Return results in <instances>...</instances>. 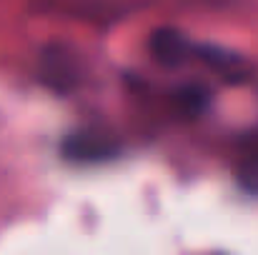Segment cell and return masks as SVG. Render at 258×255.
I'll use <instances>...</instances> for the list:
<instances>
[{
    "mask_svg": "<svg viewBox=\"0 0 258 255\" xmlns=\"http://www.w3.org/2000/svg\"><path fill=\"white\" fill-rule=\"evenodd\" d=\"M151 53L161 65L175 68L193 55V43L175 28H161L151 35Z\"/></svg>",
    "mask_w": 258,
    "mask_h": 255,
    "instance_id": "cell-1",
    "label": "cell"
},
{
    "mask_svg": "<svg viewBox=\"0 0 258 255\" xmlns=\"http://www.w3.org/2000/svg\"><path fill=\"white\" fill-rule=\"evenodd\" d=\"M193 58H198L201 63H206L211 70H216L218 75H223L228 80H243L248 75L246 60L231 50L218 48V45H193Z\"/></svg>",
    "mask_w": 258,
    "mask_h": 255,
    "instance_id": "cell-2",
    "label": "cell"
},
{
    "mask_svg": "<svg viewBox=\"0 0 258 255\" xmlns=\"http://www.w3.org/2000/svg\"><path fill=\"white\" fill-rule=\"evenodd\" d=\"M63 150L78 160H100V158H108L113 153V148L100 143L98 138H73L66 143Z\"/></svg>",
    "mask_w": 258,
    "mask_h": 255,
    "instance_id": "cell-3",
    "label": "cell"
},
{
    "mask_svg": "<svg viewBox=\"0 0 258 255\" xmlns=\"http://www.w3.org/2000/svg\"><path fill=\"white\" fill-rule=\"evenodd\" d=\"M180 98H183V103H185L190 110H201V108L208 103V90H203V88H185V90L180 93Z\"/></svg>",
    "mask_w": 258,
    "mask_h": 255,
    "instance_id": "cell-4",
    "label": "cell"
}]
</instances>
